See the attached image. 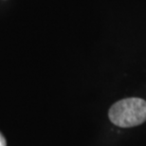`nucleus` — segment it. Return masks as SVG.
Listing matches in <instances>:
<instances>
[{
  "instance_id": "f03ea898",
  "label": "nucleus",
  "mask_w": 146,
  "mask_h": 146,
  "mask_svg": "<svg viewBox=\"0 0 146 146\" xmlns=\"http://www.w3.org/2000/svg\"><path fill=\"white\" fill-rule=\"evenodd\" d=\"M0 146H7V142H6L5 138L3 137V135L0 133Z\"/></svg>"
},
{
  "instance_id": "f257e3e1",
  "label": "nucleus",
  "mask_w": 146,
  "mask_h": 146,
  "mask_svg": "<svg viewBox=\"0 0 146 146\" xmlns=\"http://www.w3.org/2000/svg\"><path fill=\"white\" fill-rule=\"evenodd\" d=\"M109 119L119 127H133L146 121V101L127 98L117 102L109 110Z\"/></svg>"
}]
</instances>
